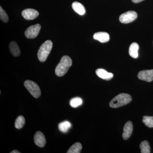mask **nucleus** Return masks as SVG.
Wrapping results in <instances>:
<instances>
[{"instance_id": "nucleus-12", "label": "nucleus", "mask_w": 153, "mask_h": 153, "mask_svg": "<svg viewBox=\"0 0 153 153\" xmlns=\"http://www.w3.org/2000/svg\"><path fill=\"white\" fill-rule=\"evenodd\" d=\"M96 73L99 77L106 80H110L114 76V74L112 73L107 72L102 68H98L97 69Z\"/></svg>"}, {"instance_id": "nucleus-8", "label": "nucleus", "mask_w": 153, "mask_h": 153, "mask_svg": "<svg viewBox=\"0 0 153 153\" xmlns=\"http://www.w3.org/2000/svg\"><path fill=\"white\" fill-rule=\"evenodd\" d=\"M22 16L26 20H32L37 18L39 13L34 9H27L22 11Z\"/></svg>"}, {"instance_id": "nucleus-13", "label": "nucleus", "mask_w": 153, "mask_h": 153, "mask_svg": "<svg viewBox=\"0 0 153 153\" xmlns=\"http://www.w3.org/2000/svg\"><path fill=\"white\" fill-rule=\"evenodd\" d=\"M72 7L73 10L79 15L82 16L85 14V7L81 3L78 2H74L72 3Z\"/></svg>"}, {"instance_id": "nucleus-6", "label": "nucleus", "mask_w": 153, "mask_h": 153, "mask_svg": "<svg viewBox=\"0 0 153 153\" xmlns=\"http://www.w3.org/2000/svg\"><path fill=\"white\" fill-rule=\"evenodd\" d=\"M41 29V25L39 24L30 26L25 31V36L29 39H34L38 36Z\"/></svg>"}, {"instance_id": "nucleus-22", "label": "nucleus", "mask_w": 153, "mask_h": 153, "mask_svg": "<svg viewBox=\"0 0 153 153\" xmlns=\"http://www.w3.org/2000/svg\"><path fill=\"white\" fill-rule=\"evenodd\" d=\"M0 19L4 23H7L9 21V17L5 11L3 10L1 7H0Z\"/></svg>"}, {"instance_id": "nucleus-19", "label": "nucleus", "mask_w": 153, "mask_h": 153, "mask_svg": "<svg viewBox=\"0 0 153 153\" xmlns=\"http://www.w3.org/2000/svg\"><path fill=\"white\" fill-rule=\"evenodd\" d=\"M140 147L142 153H150V147L147 141H144L141 143Z\"/></svg>"}, {"instance_id": "nucleus-9", "label": "nucleus", "mask_w": 153, "mask_h": 153, "mask_svg": "<svg viewBox=\"0 0 153 153\" xmlns=\"http://www.w3.org/2000/svg\"><path fill=\"white\" fill-rule=\"evenodd\" d=\"M34 142L39 147H44L46 144V138L44 134L40 131L36 132L34 136Z\"/></svg>"}, {"instance_id": "nucleus-5", "label": "nucleus", "mask_w": 153, "mask_h": 153, "mask_svg": "<svg viewBox=\"0 0 153 153\" xmlns=\"http://www.w3.org/2000/svg\"><path fill=\"white\" fill-rule=\"evenodd\" d=\"M137 15L135 12L129 11L121 14L119 18L121 23L123 24H128L134 21L137 19Z\"/></svg>"}, {"instance_id": "nucleus-20", "label": "nucleus", "mask_w": 153, "mask_h": 153, "mask_svg": "<svg viewBox=\"0 0 153 153\" xmlns=\"http://www.w3.org/2000/svg\"><path fill=\"white\" fill-rule=\"evenodd\" d=\"M70 105L73 108H76L81 105L82 103V99L79 97L72 98L70 101Z\"/></svg>"}, {"instance_id": "nucleus-15", "label": "nucleus", "mask_w": 153, "mask_h": 153, "mask_svg": "<svg viewBox=\"0 0 153 153\" xmlns=\"http://www.w3.org/2000/svg\"><path fill=\"white\" fill-rule=\"evenodd\" d=\"M139 47L136 43L131 44L129 49V54L130 56L134 58H137L138 57V50Z\"/></svg>"}, {"instance_id": "nucleus-11", "label": "nucleus", "mask_w": 153, "mask_h": 153, "mask_svg": "<svg viewBox=\"0 0 153 153\" xmlns=\"http://www.w3.org/2000/svg\"><path fill=\"white\" fill-rule=\"evenodd\" d=\"M94 39L97 40L101 43H104L109 41V35L105 32H98L94 35Z\"/></svg>"}, {"instance_id": "nucleus-21", "label": "nucleus", "mask_w": 153, "mask_h": 153, "mask_svg": "<svg viewBox=\"0 0 153 153\" xmlns=\"http://www.w3.org/2000/svg\"><path fill=\"white\" fill-rule=\"evenodd\" d=\"M143 122L149 128H153V117L145 116L143 117Z\"/></svg>"}, {"instance_id": "nucleus-14", "label": "nucleus", "mask_w": 153, "mask_h": 153, "mask_svg": "<svg viewBox=\"0 0 153 153\" xmlns=\"http://www.w3.org/2000/svg\"><path fill=\"white\" fill-rule=\"evenodd\" d=\"M9 49L11 54L15 57H18L21 54L20 49L16 42L12 41L9 45Z\"/></svg>"}, {"instance_id": "nucleus-16", "label": "nucleus", "mask_w": 153, "mask_h": 153, "mask_svg": "<svg viewBox=\"0 0 153 153\" xmlns=\"http://www.w3.org/2000/svg\"><path fill=\"white\" fill-rule=\"evenodd\" d=\"M71 124L68 121H65L60 123L58 125V128L60 131L63 133H66L68 129L71 128Z\"/></svg>"}, {"instance_id": "nucleus-24", "label": "nucleus", "mask_w": 153, "mask_h": 153, "mask_svg": "<svg viewBox=\"0 0 153 153\" xmlns=\"http://www.w3.org/2000/svg\"><path fill=\"white\" fill-rule=\"evenodd\" d=\"M20 152H19V151L16 150H13L10 153H20Z\"/></svg>"}, {"instance_id": "nucleus-2", "label": "nucleus", "mask_w": 153, "mask_h": 153, "mask_svg": "<svg viewBox=\"0 0 153 153\" xmlns=\"http://www.w3.org/2000/svg\"><path fill=\"white\" fill-rule=\"evenodd\" d=\"M131 96L126 93L120 94L113 99L110 102V106L112 108H117L128 104L131 101Z\"/></svg>"}, {"instance_id": "nucleus-1", "label": "nucleus", "mask_w": 153, "mask_h": 153, "mask_svg": "<svg viewBox=\"0 0 153 153\" xmlns=\"http://www.w3.org/2000/svg\"><path fill=\"white\" fill-rule=\"evenodd\" d=\"M72 63V60L70 57L66 55L63 56L55 68L56 75L58 76H63L68 71Z\"/></svg>"}, {"instance_id": "nucleus-7", "label": "nucleus", "mask_w": 153, "mask_h": 153, "mask_svg": "<svg viewBox=\"0 0 153 153\" xmlns=\"http://www.w3.org/2000/svg\"><path fill=\"white\" fill-rule=\"evenodd\" d=\"M139 79L144 81L150 82L153 80V69L143 70L138 74Z\"/></svg>"}, {"instance_id": "nucleus-23", "label": "nucleus", "mask_w": 153, "mask_h": 153, "mask_svg": "<svg viewBox=\"0 0 153 153\" xmlns=\"http://www.w3.org/2000/svg\"><path fill=\"white\" fill-rule=\"evenodd\" d=\"M144 0H131L134 3H138Z\"/></svg>"}, {"instance_id": "nucleus-4", "label": "nucleus", "mask_w": 153, "mask_h": 153, "mask_svg": "<svg viewBox=\"0 0 153 153\" xmlns=\"http://www.w3.org/2000/svg\"><path fill=\"white\" fill-rule=\"evenodd\" d=\"M25 87L35 98H38L41 95L40 88L37 84L33 81L27 80L24 83Z\"/></svg>"}, {"instance_id": "nucleus-18", "label": "nucleus", "mask_w": 153, "mask_h": 153, "mask_svg": "<svg viewBox=\"0 0 153 153\" xmlns=\"http://www.w3.org/2000/svg\"><path fill=\"white\" fill-rule=\"evenodd\" d=\"M25 123V118L23 116H19L17 118L15 122V127L19 129L22 128Z\"/></svg>"}, {"instance_id": "nucleus-3", "label": "nucleus", "mask_w": 153, "mask_h": 153, "mask_svg": "<svg viewBox=\"0 0 153 153\" xmlns=\"http://www.w3.org/2000/svg\"><path fill=\"white\" fill-rule=\"evenodd\" d=\"M53 44L52 41L48 40L41 45L38 51V59L41 62H44L47 60V57L52 50Z\"/></svg>"}, {"instance_id": "nucleus-17", "label": "nucleus", "mask_w": 153, "mask_h": 153, "mask_svg": "<svg viewBox=\"0 0 153 153\" xmlns=\"http://www.w3.org/2000/svg\"><path fill=\"white\" fill-rule=\"evenodd\" d=\"M82 145L79 143H76L69 148L67 153H79L82 149Z\"/></svg>"}, {"instance_id": "nucleus-10", "label": "nucleus", "mask_w": 153, "mask_h": 153, "mask_svg": "<svg viewBox=\"0 0 153 153\" xmlns=\"http://www.w3.org/2000/svg\"><path fill=\"white\" fill-rule=\"evenodd\" d=\"M133 129V125L132 123L130 121L127 122L123 128V138L124 140L128 139L131 135Z\"/></svg>"}]
</instances>
